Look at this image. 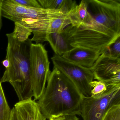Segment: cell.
Instances as JSON below:
<instances>
[{
	"mask_svg": "<svg viewBox=\"0 0 120 120\" xmlns=\"http://www.w3.org/2000/svg\"><path fill=\"white\" fill-rule=\"evenodd\" d=\"M51 60L54 68L57 69L71 80L83 97L91 96L90 83L93 81L94 76L90 68L71 63L55 54Z\"/></svg>",
	"mask_w": 120,
	"mask_h": 120,
	"instance_id": "cell-7",
	"label": "cell"
},
{
	"mask_svg": "<svg viewBox=\"0 0 120 120\" xmlns=\"http://www.w3.org/2000/svg\"><path fill=\"white\" fill-rule=\"evenodd\" d=\"M0 78V120H10L12 109L5 97Z\"/></svg>",
	"mask_w": 120,
	"mask_h": 120,
	"instance_id": "cell-16",
	"label": "cell"
},
{
	"mask_svg": "<svg viewBox=\"0 0 120 120\" xmlns=\"http://www.w3.org/2000/svg\"><path fill=\"white\" fill-rule=\"evenodd\" d=\"M45 41L49 42L55 54L60 56L73 48L68 41L64 30L61 32L48 34Z\"/></svg>",
	"mask_w": 120,
	"mask_h": 120,
	"instance_id": "cell-13",
	"label": "cell"
},
{
	"mask_svg": "<svg viewBox=\"0 0 120 120\" xmlns=\"http://www.w3.org/2000/svg\"><path fill=\"white\" fill-rule=\"evenodd\" d=\"M8 43L6 58L10 66L1 79L2 83L9 82L14 88L19 101L32 98L33 92L30 71V52L32 41L29 38L18 41L13 32L6 35Z\"/></svg>",
	"mask_w": 120,
	"mask_h": 120,
	"instance_id": "cell-2",
	"label": "cell"
},
{
	"mask_svg": "<svg viewBox=\"0 0 120 120\" xmlns=\"http://www.w3.org/2000/svg\"><path fill=\"white\" fill-rule=\"evenodd\" d=\"M2 17L19 23L50 19L68 14L61 10L23 7L12 2L11 0H2Z\"/></svg>",
	"mask_w": 120,
	"mask_h": 120,
	"instance_id": "cell-6",
	"label": "cell"
},
{
	"mask_svg": "<svg viewBox=\"0 0 120 120\" xmlns=\"http://www.w3.org/2000/svg\"><path fill=\"white\" fill-rule=\"evenodd\" d=\"M19 120H46L37 102L32 98L19 101L14 106Z\"/></svg>",
	"mask_w": 120,
	"mask_h": 120,
	"instance_id": "cell-11",
	"label": "cell"
},
{
	"mask_svg": "<svg viewBox=\"0 0 120 120\" xmlns=\"http://www.w3.org/2000/svg\"><path fill=\"white\" fill-rule=\"evenodd\" d=\"M10 120H19L17 113L14 107L12 109L11 114Z\"/></svg>",
	"mask_w": 120,
	"mask_h": 120,
	"instance_id": "cell-22",
	"label": "cell"
},
{
	"mask_svg": "<svg viewBox=\"0 0 120 120\" xmlns=\"http://www.w3.org/2000/svg\"><path fill=\"white\" fill-rule=\"evenodd\" d=\"M64 30L73 48L82 47L101 51L118 38H111L89 30L81 29L71 25L66 27Z\"/></svg>",
	"mask_w": 120,
	"mask_h": 120,
	"instance_id": "cell-8",
	"label": "cell"
},
{
	"mask_svg": "<svg viewBox=\"0 0 120 120\" xmlns=\"http://www.w3.org/2000/svg\"><path fill=\"white\" fill-rule=\"evenodd\" d=\"M102 120H120V104L111 106L107 111Z\"/></svg>",
	"mask_w": 120,
	"mask_h": 120,
	"instance_id": "cell-20",
	"label": "cell"
},
{
	"mask_svg": "<svg viewBox=\"0 0 120 120\" xmlns=\"http://www.w3.org/2000/svg\"><path fill=\"white\" fill-rule=\"evenodd\" d=\"M71 25L77 28H85L92 23V18L88 12L85 0H82L68 14Z\"/></svg>",
	"mask_w": 120,
	"mask_h": 120,
	"instance_id": "cell-12",
	"label": "cell"
},
{
	"mask_svg": "<svg viewBox=\"0 0 120 120\" xmlns=\"http://www.w3.org/2000/svg\"><path fill=\"white\" fill-rule=\"evenodd\" d=\"M2 64L6 68H7L10 66V62L9 60L5 59L4 60L2 61Z\"/></svg>",
	"mask_w": 120,
	"mask_h": 120,
	"instance_id": "cell-26",
	"label": "cell"
},
{
	"mask_svg": "<svg viewBox=\"0 0 120 120\" xmlns=\"http://www.w3.org/2000/svg\"><path fill=\"white\" fill-rule=\"evenodd\" d=\"M14 30L13 33L16 38L19 42H23L29 39L32 33L30 29L18 23H15Z\"/></svg>",
	"mask_w": 120,
	"mask_h": 120,
	"instance_id": "cell-18",
	"label": "cell"
},
{
	"mask_svg": "<svg viewBox=\"0 0 120 120\" xmlns=\"http://www.w3.org/2000/svg\"><path fill=\"white\" fill-rule=\"evenodd\" d=\"M90 69L94 79L104 83L107 87L120 86V59L112 58L101 52Z\"/></svg>",
	"mask_w": 120,
	"mask_h": 120,
	"instance_id": "cell-9",
	"label": "cell"
},
{
	"mask_svg": "<svg viewBox=\"0 0 120 120\" xmlns=\"http://www.w3.org/2000/svg\"><path fill=\"white\" fill-rule=\"evenodd\" d=\"M42 8L61 10L68 14L76 7V2L72 0H38Z\"/></svg>",
	"mask_w": 120,
	"mask_h": 120,
	"instance_id": "cell-15",
	"label": "cell"
},
{
	"mask_svg": "<svg viewBox=\"0 0 120 120\" xmlns=\"http://www.w3.org/2000/svg\"><path fill=\"white\" fill-rule=\"evenodd\" d=\"M65 120H79L76 115H69L65 116Z\"/></svg>",
	"mask_w": 120,
	"mask_h": 120,
	"instance_id": "cell-23",
	"label": "cell"
},
{
	"mask_svg": "<svg viewBox=\"0 0 120 120\" xmlns=\"http://www.w3.org/2000/svg\"><path fill=\"white\" fill-rule=\"evenodd\" d=\"M101 52L82 47L73 48L62 57L71 63L86 68H91L97 61Z\"/></svg>",
	"mask_w": 120,
	"mask_h": 120,
	"instance_id": "cell-10",
	"label": "cell"
},
{
	"mask_svg": "<svg viewBox=\"0 0 120 120\" xmlns=\"http://www.w3.org/2000/svg\"><path fill=\"white\" fill-rule=\"evenodd\" d=\"M47 51L41 43L31 44L30 52L31 81L35 101L38 100L45 90L50 74Z\"/></svg>",
	"mask_w": 120,
	"mask_h": 120,
	"instance_id": "cell-4",
	"label": "cell"
},
{
	"mask_svg": "<svg viewBox=\"0 0 120 120\" xmlns=\"http://www.w3.org/2000/svg\"><path fill=\"white\" fill-rule=\"evenodd\" d=\"M101 52L110 57L120 59V36Z\"/></svg>",
	"mask_w": 120,
	"mask_h": 120,
	"instance_id": "cell-17",
	"label": "cell"
},
{
	"mask_svg": "<svg viewBox=\"0 0 120 120\" xmlns=\"http://www.w3.org/2000/svg\"><path fill=\"white\" fill-rule=\"evenodd\" d=\"M120 86H110L99 97H83L80 107L83 120H102L111 106L120 104Z\"/></svg>",
	"mask_w": 120,
	"mask_h": 120,
	"instance_id": "cell-5",
	"label": "cell"
},
{
	"mask_svg": "<svg viewBox=\"0 0 120 120\" xmlns=\"http://www.w3.org/2000/svg\"><path fill=\"white\" fill-rule=\"evenodd\" d=\"M85 1L92 21L87 27L78 28L113 38L120 36V0Z\"/></svg>",
	"mask_w": 120,
	"mask_h": 120,
	"instance_id": "cell-3",
	"label": "cell"
},
{
	"mask_svg": "<svg viewBox=\"0 0 120 120\" xmlns=\"http://www.w3.org/2000/svg\"><path fill=\"white\" fill-rule=\"evenodd\" d=\"M49 120H65L64 116H59L52 117L50 118Z\"/></svg>",
	"mask_w": 120,
	"mask_h": 120,
	"instance_id": "cell-25",
	"label": "cell"
},
{
	"mask_svg": "<svg viewBox=\"0 0 120 120\" xmlns=\"http://www.w3.org/2000/svg\"><path fill=\"white\" fill-rule=\"evenodd\" d=\"M90 85L91 88V96L94 97L101 96L108 88L104 83L98 81H93L90 83Z\"/></svg>",
	"mask_w": 120,
	"mask_h": 120,
	"instance_id": "cell-19",
	"label": "cell"
},
{
	"mask_svg": "<svg viewBox=\"0 0 120 120\" xmlns=\"http://www.w3.org/2000/svg\"><path fill=\"white\" fill-rule=\"evenodd\" d=\"M47 84L38 103L44 116L80 115L83 96L73 83L55 68L51 71Z\"/></svg>",
	"mask_w": 120,
	"mask_h": 120,
	"instance_id": "cell-1",
	"label": "cell"
},
{
	"mask_svg": "<svg viewBox=\"0 0 120 120\" xmlns=\"http://www.w3.org/2000/svg\"><path fill=\"white\" fill-rule=\"evenodd\" d=\"M68 14L53 19L42 34L38 38L36 43L45 42V37L48 34L61 32L68 26L71 25V21Z\"/></svg>",
	"mask_w": 120,
	"mask_h": 120,
	"instance_id": "cell-14",
	"label": "cell"
},
{
	"mask_svg": "<svg viewBox=\"0 0 120 120\" xmlns=\"http://www.w3.org/2000/svg\"><path fill=\"white\" fill-rule=\"evenodd\" d=\"M11 1L23 7L42 8L38 0H11Z\"/></svg>",
	"mask_w": 120,
	"mask_h": 120,
	"instance_id": "cell-21",
	"label": "cell"
},
{
	"mask_svg": "<svg viewBox=\"0 0 120 120\" xmlns=\"http://www.w3.org/2000/svg\"><path fill=\"white\" fill-rule=\"evenodd\" d=\"M2 0H0V31L2 28Z\"/></svg>",
	"mask_w": 120,
	"mask_h": 120,
	"instance_id": "cell-24",
	"label": "cell"
}]
</instances>
